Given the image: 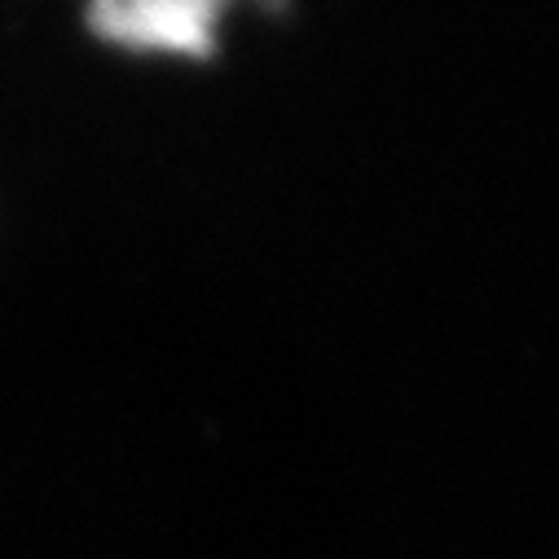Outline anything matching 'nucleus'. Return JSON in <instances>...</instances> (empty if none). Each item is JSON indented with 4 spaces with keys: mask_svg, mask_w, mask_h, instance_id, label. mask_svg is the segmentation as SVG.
Segmentation results:
<instances>
[{
    "mask_svg": "<svg viewBox=\"0 0 559 559\" xmlns=\"http://www.w3.org/2000/svg\"><path fill=\"white\" fill-rule=\"evenodd\" d=\"M221 5L225 0H93L88 23L115 45L207 58Z\"/></svg>",
    "mask_w": 559,
    "mask_h": 559,
    "instance_id": "f257e3e1",
    "label": "nucleus"
}]
</instances>
